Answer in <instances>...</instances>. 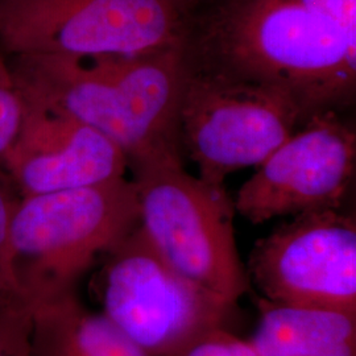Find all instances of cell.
<instances>
[{
  "label": "cell",
  "mask_w": 356,
  "mask_h": 356,
  "mask_svg": "<svg viewBox=\"0 0 356 356\" xmlns=\"http://www.w3.org/2000/svg\"><path fill=\"white\" fill-rule=\"evenodd\" d=\"M32 307L17 305L0 312V356L31 355Z\"/></svg>",
  "instance_id": "obj_16"
},
{
  "label": "cell",
  "mask_w": 356,
  "mask_h": 356,
  "mask_svg": "<svg viewBox=\"0 0 356 356\" xmlns=\"http://www.w3.org/2000/svg\"><path fill=\"white\" fill-rule=\"evenodd\" d=\"M29 356H31V355H29Z\"/></svg>",
  "instance_id": "obj_17"
},
{
  "label": "cell",
  "mask_w": 356,
  "mask_h": 356,
  "mask_svg": "<svg viewBox=\"0 0 356 356\" xmlns=\"http://www.w3.org/2000/svg\"><path fill=\"white\" fill-rule=\"evenodd\" d=\"M186 69L282 90L306 119L355 98L356 0H206L191 15Z\"/></svg>",
  "instance_id": "obj_1"
},
{
  "label": "cell",
  "mask_w": 356,
  "mask_h": 356,
  "mask_svg": "<svg viewBox=\"0 0 356 356\" xmlns=\"http://www.w3.org/2000/svg\"><path fill=\"white\" fill-rule=\"evenodd\" d=\"M356 134L341 111L312 115L256 166L234 201L254 225L342 209L355 177Z\"/></svg>",
  "instance_id": "obj_8"
},
{
  "label": "cell",
  "mask_w": 356,
  "mask_h": 356,
  "mask_svg": "<svg viewBox=\"0 0 356 356\" xmlns=\"http://www.w3.org/2000/svg\"><path fill=\"white\" fill-rule=\"evenodd\" d=\"M166 356H259L250 342L231 329L218 327L195 337Z\"/></svg>",
  "instance_id": "obj_14"
},
{
  "label": "cell",
  "mask_w": 356,
  "mask_h": 356,
  "mask_svg": "<svg viewBox=\"0 0 356 356\" xmlns=\"http://www.w3.org/2000/svg\"><path fill=\"white\" fill-rule=\"evenodd\" d=\"M259 356H356V313L259 300Z\"/></svg>",
  "instance_id": "obj_11"
},
{
  "label": "cell",
  "mask_w": 356,
  "mask_h": 356,
  "mask_svg": "<svg viewBox=\"0 0 356 356\" xmlns=\"http://www.w3.org/2000/svg\"><path fill=\"white\" fill-rule=\"evenodd\" d=\"M31 356H147L76 294L33 309Z\"/></svg>",
  "instance_id": "obj_12"
},
{
  "label": "cell",
  "mask_w": 356,
  "mask_h": 356,
  "mask_svg": "<svg viewBox=\"0 0 356 356\" xmlns=\"http://www.w3.org/2000/svg\"><path fill=\"white\" fill-rule=\"evenodd\" d=\"M10 69L22 99L56 108L102 132L126 153L128 166L181 153L161 144L144 126L98 56H13Z\"/></svg>",
  "instance_id": "obj_9"
},
{
  "label": "cell",
  "mask_w": 356,
  "mask_h": 356,
  "mask_svg": "<svg viewBox=\"0 0 356 356\" xmlns=\"http://www.w3.org/2000/svg\"><path fill=\"white\" fill-rule=\"evenodd\" d=\"M245 269L270 302L356 313L355 216L341 209L292 216L254 243Z\"/></svg>",
  "instance_id": "obj_7"
},
{
  "label": "cell",
  "mask_w": 356,
  "mask_h": 356,
  "mask_svg": "<svg viewBox=\"0 0 356 356\" xmlns=\"http://www.w3.org/2000/svg\"><path fill=\"white\" fill-rule=\"evenodd\" d=\"M15 189L11 178L0 168V312L26 305L17 292L11 270L10 227L15 209L22 198L15 194Z\"/></svg>",
  "instance_id": "obj_13"
},
{
  "label": "cell",
  "mask_w": 356,
  "mask_h": 356,
  "mask_svg": "<svg viewBox=\"0 0 356 356\" xmlns=\"http://www.w3.org/2000/svg\"><path fill=\"white\" fill-rule=\"evenodd\" d=\"M200 0H0L13 56L136 54L181 47Z\"/></svg>",
  "instance_id": "obj_4"
},
{
  "label": "cell",
  "mask_w": 356,
  "mask_h": 356,
  "mask_svg": "<svg viewBox=\"0 0 356 356\" xmlns=\"http://www.w3.org/2000/svg\"><path fill=\"white\" fill-rule=\"evenodd\" d=\"M140 229L181 275L238 304L251 284L235 239V206L225 186L191 176L182 154L164 153L128 166Z\"/></svg>",
  "instance_id": "obj_3"
},
{
  "label": "cell",
  "mask_w": 356,
  "mask_h": 356,
  "mask_svg": "<svg viewBox=\"0 0 356 356\" xmlns=\"http://www.w3.org/2000/svg\"><path fill=\"white\" fill-rule=\"evenodd\" d=\"M22 101L19 132L0 160L20 197L126 176V153L102 132L56 108Z\"/></svg>",
  "instance_id": "obj_10"
},
{
  "label": "cell",
  "mask_w": 356,
  "mask_h": 356,
  "mask_svg": "<svg viewBox=\"0 0 356 356\" xmlns=\"http://www.w3.org/2000/svg\"><path fill=\"white\" fill-rule=\"evenodd\" d=\"M103 316L147 356L175 353L206 331L231 329L238 304L189 280L159 254L140 226L106 256Z\"/></svg>",
  "instance_id": "obj_5"
},
{
  "label": "cell",
  "mask_w": 356,
  "mask_h": 356,
  "mask_svg": "<svg viewBox=\"0 0 356 356\" xmlns=\"http://www.w3.org/2000/svg\"><path fill=\"white\" fill-rule=\"evenodd\" d=\"M23 118V101L10 65L0 56V160L15 140Z\"/></svg>",
  "instance_id": "obj_15"
},
{
  "label": "cell",
  "mask_w": 356,
  "mask_h": 356,
  "mask_svg": "<svg viewBox=\"0 0 356 356\" xmlns=\"http://www.w3.org/2000/svg\"><path fill=\"white\" fill-rule=\"evenodd\" d=\"M140 223L132 179L22 197L10 227L13 280L26 305L76 294L91 266Z\"/></svg>",
  "instance_id": "obj_2"
},
{
  "label": "cell",
  "mask_w": 356,
  "mask_h": 356,
  "mask_svg": "<svg viewBox=\"0 0 356 356\" xmlns=\"http://www.w3.org/2000/svg\"><path fill=\"white\" fill-rule=\"evenodd\" d=\"M186 66V65H185ZM306 120L298 103L273 86L186 69L178 107L181 153L206 182L259 166Z\"/></svg>",
  "instance_id": "obj_6"
}]
</instances>
